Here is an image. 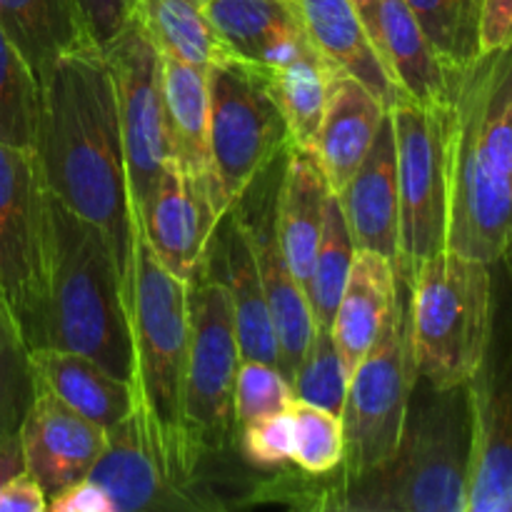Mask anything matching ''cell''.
Returning <instances> with one entry per match:
<instances>
[{
  "mask_svg": "<svg viewBox=\"0 0 512 512\" xmlns=\"http://www.w3.org/2000/svg\"><path fill=\"white\" fill-rule=\"evenodd\" d=\"M38 80L35 158L40 173L58 203L103 230L130 303L138 223L105 50L95 40H83L50 60Z\"/></svg>",
  "mask_w": 512,
  "mask_h": 512,
  "instance_id": "obj_1",
  "label": "cell"
},
{
  "mask_svg": "<svg viewBox=\"0 0 512 512\" xmlns=\"http://www.w3.org/2000/svg\"><path fill=\"white\" fill-rule=\"evenodd\" d=\"M512 235V43L455 73L448 248L495 263Z\"/></svg>",
  "mask_w": 512,
  "mask_h": 512,
  "instance_id": "obj_2",
  "label": "cell"
},
{
  "mask_svg": "<svg viewBox=\"0 0 512 512\" xmlns=\"http://www.w3.org/2000/svg\"><path fill=\"white\" fill-rule=\"evenodd\" d=\"M473 408L468 383L435 388L418 378L395 453L355 480L318 488L308 508L363 512H468Z\"/></svg>",
  "mask_w": 512,
  "mask_h": 512,
  "instance_id": "obj_3",
  "label": "cell"
},
{
  "mask_svg": "<svg viewBox=\"0 0 512 512\" xmlns=\"http://www.w3.org/2000/svg\"><path fill=\"white\" fill-rule=\"evenodd\" d=\"M45 345L85 355L120 380H133L128 293L103 230L50 195Z\"/></svg>",
  "mask_w": 512,
  "mask_h": 512,
  "instance_id": "obj_4",
  "label": "cell"
},
{
  "mask_svg": "<svg viewBox=\"0 0 512 512\" xmlns=\"http://www.w3.org/2000/svg\"><path fill=\"white\" fill-rule=\"evenodd\" d=\"M410 340L418 378L453 388L483 360L493 315V263L440 250L408 280Z\"/></svg>",
  "mask_w": 512,
  "mask_h": 512,
  "instance_id": "obj_5",
  "label": "cell"
},
{
  "mask_svg": "<svg viewBox=\"0 0 512 512\" xmlns=\"http://www.w3.org/2000/svg\"><path fill=\"white\" fill-rule=\"evenodd\" d=\"M135 373L165 445L185 475H193L200 453L183 425V388L190 343V283L175 278L138 230L130 293Z\"/></svg>",
  "mask_w": 512,
  "mask_h": 512,
  "instance_id": "obj_6",
  "label": "cell"
},
{
  "mask_svg": "<svg viewBox=\"0 0 512 512\" xmlns=\"http://www.w3.org/2000/svg\"><path fill=\"white\" fill-rule=\"evenodd\" d=\"M388 113L395 130L400 195L395 270L408 283L423 260L448 248L453 100L440 105L400 100Z\"/></svg>",
  "mask_w": 512,
  "mask_h": 512,
  "instance_id": "obj_7",
  "label": "cell"
},
{
  "mask_svg": "<svg viewBox=\"0 0 512 512\" xmlns=\"http://www.w3.org/2000/svg\"><path fill=\"white\" fill-rule=\"evenodd\" d=\"M210 155L225 205L233 210L250 185L290 148L288 125L270 90L268 70L230 55L208 68Z\"/></svg>",
  "mask_w": 512,
  "mask_h": 512,
  "instance_id": "obj_8",
  "label": "cell"
},
{
  "mask_svg": "<svg viewBox=\"0 0 512 512\" xmlns=\"http://www.w3.org/2000/svg\"><path fill=\"white\" fill-rule=\"evenodd\" d=\"M50 190L33 150L0 140V300L28 350L45 345Z\"/></svg>",
  "mask_w": 512,
  "mask_h": 512,
  "instance_id": "obj_9",
  "label": "cell"
},
{
  "mask_svg": "<svg viewBox=\"0 0 512 512\" xmlns=\"http://www.w3.org/2000/svg\"><path fill=\"white\" fill-rule=\"evenodd\" d=\"M418 380L410 340L408 300L398 298L393 318L378 343L350 373L343 405V480L380 468L395 453L408 418L410 395Z\"/></svg>",
  "mask_w": 512,
  "mask_h": 512,
  "instance_id": "obj_10",
  "label": "cell"
},
{
  "mask_svg": "<svg viewBox=\"0 0 512 512\" xmlns=\"http://www.w3.org/2000/svg\"><path fill=\"white\" fill-rule=\"evenodd\" d=\"M233 303L223 278L210 275L208 258L190 280V343L183 388V425L190 443L218 453L235 425L233 393L240 368Z\"/></svg>",
  "mask_w": 512,
  "mask_h": 512,
  "instance_id": "obj_11",
  "label": "cell"
},
{
  "mask_svg": "<svg viewBox=\"0 0 512 512\" xmlns=\"http://www.w3.org/2000/svg\"><path fill=\"white\" fill-rule=\"evenodd\" d=\"M468 390L473 408L468 512H512V283L498 260L488 343Z\"/></svg>",
  "mask_w": 512,
  "mask_h": 512,
  "instance_id": "obj_12",
  "label": "cell"
},
{
  "mask_svg": "<svg viewBox=\"0 0 512 512\" xmlns=\"http://www.w3.org/2000/svg\"><path fill=\"white\" fill-rule=\"evenodd\" d=\"M103 50L113 73L130 200L140 225L170 158L163 55L135 18Z\"/></svg>",
  "mask_w": 512,
  "mask_h": 512,
  "instance_id": "obj_13",
  "label": "cell"
},
{
  "mask_svg": "<svg viewBox=\"0 0 512 512\" xmlns=\"http://www.w3.org/2000/svg\"><path fill=\"white\" fill-rule=\"evenodd\" d=\"M88 478L108 493L115 512H138L178 505L188 475L178 468L165 445L163 430L133 380V405L128 415L108 428V443Z\"/></svg>",
  "mask_w": 512,
  "mask_h": 512,
  "instance_id": "obj_14",
  "label": "cell"
},
{
  "mask_svg": "<svg viewBox=\"0 0 512 512\" xmlns=\"http://www.w3.org/2000/svg\"><path fill=\"white\" fill-rule=\"evenodd\" d=\"M223 215L225 208L213 190L185 173L183 165L170 155L138 230L160 263L175 278L190 283L208 258Z\"/></svg>",
  "mask_w": 512,
  "mask_h": 512,
  "instance_id": "obj_15",
  "label": "cell"
},
{
  "mask_svg": "<svg viewBox=\"0 0 512 512\" xmlns=\"http://www.w3.org/2000/svg\"><path fill=\"white\" fill-rule=\"evenodd\" d=\"M18 435L25 470L38 480L48 500L68 485L88 478L108 443V430L75 413L53 393L38 388Z\"/></svg>",
  "mask_w": 512,
  "mask_h": 512,
  "instance_id": "obj_16",
  "label": "cell"
},
{
  "mask_svg": "<svg viewBox=\"0 0 512 512\" xmlns=\"http://www.w3.org/2000/svg\"><path fill=\"white\" fill-rule=\"evenodd\" d=\"M338 195L355 250H375L395 263L398 258V155L390 113L385 115L368 155Z\"/></svg>",
  "mask_w": 512,
  "mask_h": 512,
  "instance_id": "obj_17",
  "label": "cell"
},
{
  "mask_svg": "<svg viewBox=\"0 0 512 512\" xmlns=\"http://www.w3.org/2000/svg\"><path fill=\"white\" fill-rule=\"evenodd\" d=\"M238 218L253 248L265 298H268L270 318L278 335V368L285 378L293 380L315 333L308 293L293 275L280 248L278 228H275V200L268 213L260 215L258 220H245L240 213Z\"/></svg>",
  "mask_w": 512,
  "mask_h": 512,
  "instance_id": "obj_18",
  "label": "cell"
},
{
  "mask_svg": "<svg viewBox=\"0 0 512 512\" xmlns=\"http://www.w3.org/2000/svg\"><path fill=\"white\" fill-rule=\"evenodd\" d=\"M385 115L388 108L360 80L333 65L328 105L315 143V155L333 193H340L360 168Z\"/></svg>",
  "mask_w": 512,
  "mask_h": 512,
  "instance_id": "obj_19",
  "label": "cell"
},
{
  "mask_svg": "<svg viewBox=\"0 0 512 512\" xmlns=\"http://www.w3.org/2000/svg\"><path fill=\"white\" fill-rule=\"evenodd\" d=\"M398 298V270L393 260L375 250H355L348 283L330 328L348 373H353L378 343L393 318Z\"/></svg>",
  "mask_w": 512,
  "mask_h": 512,
  "instance_id": "obj_20",
  "label": "cell"
},
{
  "mask_svg": "<svg viewBox=\"0 0 512 512\" xmlns=\"http://www.w3.org/2000/svg\"><path fill=\"white\" fill-rule=\"evenodd\" d=\"M318 53L365 85L385 108L405 100L350 0H293Z\"/></svg>",
  "mask_w": 512,
  "mask_h": 512,
  "instance_id": "obj_21",
  "label": "cell"
},
{
  "mask_svg": "<svg viewBox=\"0 0 512 512\" xmlns=\"http://www.w3.org/2000/svg\"><path fill=\"white\" fill-rule=\"evenodd\" d=\"M330 193L333 190L315 150L290 145L275 193V228L285 260L303 288L308 285L318 253Z\"/></svg>",
  "mask_w": 512,
  "mask_h": 512,
  "instance_id": "obj_22",
  "label": "cell"
},
{
  "mask_svg": "<svg viewBox=\"0 0 512 512\" xmlns=\"http://www.w3.org/2000/svg\"><path fill=\"white\" fill-rule=\"evenodd\" d=\"M375 48L405 100L423 105L453 100L455 73L440 60L405 0H380Z\"/></svg>",
  "mask_w": 512,
  "mask_h": 512,
  "instance_id": "obj_23",
  "label": "cell"
},
{
  "mask_svg": "<svg viewBox=\"0 0 512 512\" xmlns=\"http://www.w3.org/2000/svg\"><path fill=\"white\" fill-rule=\"evenodd\" d=\"M28 358L35 388L53 393L100 428H113L128 415L133 405V380L115 378L95 360L50 345L28 350Z\"/></svg>",
  "mask_w": 512,
  "mask_h": 512,
  "instance_id": "obj_24",
  "label": "cell"
},
{
  "mask_svg": "<svg viewBox=\"0 0 512 512\" xmlns=\"http://www.w3.org/2000/svg\"><path fill=\"white\" fill-rule=\"evenodd\" d=\"M163 98L170 155L183 165L185 173L213 190L225 213H230L220 193L213 155H210L208 68L163 55Z\"/></svg>",
  "mask_w": 512,
  "mask_h": 512,
  "instance_id": "obj_25",
  "label": "cell"
},
{
  "mask_svg": "<svg viewBox=\"0 0 512 512\" xmlns=\"http://www.w3.org/2000/svg\"><path fill=\"white\" fill-rule=\"evenodd\" d=\"M223 280L228 285L230 303H233L240 358L278 365V335H275L273 318H270L258 263H255L253 248H250V240L245 235L238 213L230 223L228 240H225Z\"/></svg>",
  "mask_w": 512,
  "mask_h": 512,
  "instance_id": "obj_26",
  "label": "cell"
},
{
  "mask_svg": "<svg viewBox=\"0 0 512 512\" xmlns=\"http://www.w3.org/2000/svg\"><path fill=\"white\" fill-rule=\"evenodd\" d=\"M203 10L225 48L255 65L278 43L305 33L293 0H208Z\"/></svg>",
  "mask_w": 512,
  "mask_h": 512,
  "instance_id": "obj_27",
  "label": "cell"
},
{
  "mask_svg": "<svg viewBox=\"0 0 512 512\" xmlns=\"http://www.w3.org/2000/svg\"><path fill=\"white\" fill-rule=\"evenodd\" d=\"M0 25L35 73L90 38L78 0H0Z\"/></svg>",
  "mask_w": 512,
  "mask_h": 512,
  "instance_id": "obj_28",
  "label": "cell"
},
{
  "mask_svg": "<svg viewBox=\"0 0 512 512\" xmlns=\"http://www.w3.org/2000/svg\"><path fill=\"white\" fill-rule=\"evenodd\" d=\"M133 18L170 58L210 68L233 55L205 18L203 0H138Z\"/></svg>",
  "mask_w": 512,
  "mask_h": 512,
  "instance_id": "obj_29",
  "label": "cell"
},
{
  "mask_svg": "<svg viewBox=\"0 0 512 512\" xmlns=\"http://www.w3.org/2000/svg\"><path fill=\"white\" fill-rule=\"evenodd\" d=\"M265 70H268L275 103L288 125L290 145L315 150L325 105H328V83L333 65L318 53V48H313L310 53L295 58L293 63Z\"/></svg>",
  "mask_w": 512,
  "mask_h": 512,
  "instance_id": "obj_30",
  "label": "cell"
},
{
  "mask_svg": "<svg viewBox=\"0 0 512 512\" xmlns=\"http://www.w3.org/2000/svg\"><path fill=\"white\" fill-rule=\"evenodd\" d=\"M355 258V243L350 238L348 223H345L343 208L338 195L330 193L325 203L323 235H320L318 253H315L310 280L305 285L310 310H313L315 328H333L335 310H338L340 295L348 283L350 265Z\"/></svg>",
  "mask_w": 512,
  "mask_h": 512,
  "instance_id": "obj_31",
  "label": "cell"
},
{
  "mask_svg": "<svg viewBox=\"0 0 512 512\" xmlns=\"http://www.w3.org/2000/svg\"><path fill=\"white\" fill-rule=\"evenodd\" d=\"M38 118V73L0 25V140L35 153Z\"/></svg>",
  "mask_w": 512,
  "mask_h": 512,
  "instance_id": "obj_32",
  "label": "cell"
},
{
  "mask_svg": "<svg viewBox=\"0 0 512 512\" xmlns=\"http://www.w3.org/2000/svg\"><path fill=\"white\" fill-rule=\"evenodd\" d=\"M440 60L453 73L470 63L478 48L483 0H405Z\"/></svg>",
  "mask_w": 512,
  "mask_h": 512,
  "instance_id": "obj_33",
  "label": "cell"
},
{
  "mask_svg": "<svg viewBox=\"0 0 512 512\" xmlns=\"http://www.w3.org/2000/svg\"><path fill=\"white\" fill-rule=\"evenodd\" d=\"M295 425V445L290 463L310 478H323L338 470L345 458L343 418L305 400L290 403Z\"/></svg>",
  "mask_w": 512,
  "mask_h": 512,
  "instance_id": "obj_34",
  "label": "cell"
},
{
  "mask_svg": "<svg viewBox=\"0 0 512 512\" xmlns=\"http://www.w3.org/2000/svg\"><path fill=\"white\" fill-rule=\"evenodd\" d=\"M348 383L350 373L345 370L333 333L325 328H315L308 353L290 380L295 400H305V403H313L318 408L340 415L345 395H348Z\"/></svg>",
  "mask_w": 512,
  "mask_h": 512,
  "instance_id": "obj_35",
  "label": "cell"
},
{
  "mask_svg": "<svg viewBox=\"0 0 512 512\" xmlns=\"http://www.w3.org/2000/svg\"><path fill=\"white\" fill-rule=\"evenodd\" d=\"M35 383L30 370L28 345L0 300V438L18 433L28 405L33 403Z\"/></svg>",
  "mask_w": 512,
  "mask_h": 512,
  "instance_id": "obj_36",
  "label": "cell"
},
{
  "mask_svg": "<svg viewBox=\"0 0 512 512\" xmlns=\"http://www.w3.org/2000/svg\"><path fill=\"white\" fill-rule=\"evenodd\" d=\"M293 400V385L280 373L278 365L260 363V360H240L233 393L235 423L245 425L255 418H263V415L283 413Z\"/></svg>",
  "mask_w": 512,
  "mask_h": 512,
  "instance_id": "obj_37",
  "label": "cell"
},
{
  "mask_svg": "<svg viewBox=\"0 0 512 512\" xmlns=\"http://www.w3.org/2000/svg\"><path fill=\"white\" fill-rule=\"evenodd\" d=\"M240 428H243L240 448H243L248 463L258 465V468H278L293 458L295 425L290 410L263 415Z\"/></svg>",
  "mask_w": 512,
  "mask_h": 512,
  "instance_id": "obj_38",
  "label": "cell"
},
{
  "mask_svg": "<svg viewBox=\"0 0 512 512\" xmlns=\"http://www.w3.org/2000/svg\"><path fill=\"white\" fill-rule=\"evenodd\" d=\"M85 33L105 48L133 20L138 0H78Z\"/></svg>",
  "mask_w": 512,
  "mask_h": 512,
  "instance_id": "obj_39",
  "label": "cell"
},
{
  "mask_svg": "<svg viewBox=\"0 0 512 512\" xmlns=\"http://www.w3.org/2000/svg\"><path fill=\"white\" fill-rule=\"evenodd\" d=\"M50 512H115L108 493L90 478L68 485L48 500Z\"/></svg>",
  "mask_w": 512,
  "mask_h": 512,
  "instance_id": "obj_40",
  "label": "cell"
},
{
  "mask_svg": "<svg viewBox=\"0 0 512 512\" xmlns=\"http://www.w3.org/2000/svg\"><path fill=\"white\" fill-rule=\"evenodd\" d=\"M512 43V0H483L478 28L480 53Z\"/></svg>",
  "mask_w": 512,
  "mask_h": 512,
  "instance_id": "obj_41",
  "label": "cell"
},
{
  "mask_svg": "<svg viewBox=\"0 0 512 512\" xmlns=\"http://www.w3.org/2000/svg\"><path fill=\"white\" fill-rule=\"evenodd\" d=\"M48 510V495L40 488L38 480L20 470L0 488V512H45Z\"/></svg>",
  "mask_w": 512,
  "mask_h": 512,
  "instance_id": "obj_42",
  "label": "cell"
},
{
  "mask_svg": "<svg viewBox=\"0 0 512 512\" xmlns=\"http://www.w3.org/2000/svg\"><path fill=\"white\" fill-rule=\"evenodd\" d=\"M20 470H25L20 435L18 433L3 435V438H0V488H3L13 475H18Z\"/></svg>",
  "mask_w": 512,
  "mask_h": 512,
  "instance_id": "obj_43",
  "label": "cell"
},
{
  "mask_svg": "<svg viewBox=\"0 0 512 512\" xmlns=\"http://www.w3.org/2000/svg\"><path fill=\"white\" fill-rule=\"evenodd\" d=\"M350 3L355 5V10H358V15L363 18L365 28H368L370 38H378V10H380V0H350Z\"/></svg>",
  "mask_w": 512,
  "mask_h": 512,
  "instance_id": "obj_44",
  "label": "cell"
},
{
  "mask_svg": "<svg viewBox=\"0 0 512 512\" xmlns=\"http://www.w3.org/2000/svg\"><path fill=\"white\" fill-rule=\"evenodd\" d=\"M498 263H500V268L505 270V275H508L510 283H512V235H510L508 243H505L503 253H500V258H498Z\"/></svg>",
  "mask_w": 512,
  "mask_h": 512,
  "instance_id": "obj_45",
  "label": "cell"
},
{
  "mask_svg": "<svg viewBox=\"0 0 512 512\" xmlns=\"http://www.w3.org/2000/svg\"><path fill=\"white\" fill-rule=\"evenodd\" d=\"M203 3H208V0H203Z\"/></svg>",
  "mask_w": 512,
  "mask_h": 512,
  "instance_id": "obj_46",
  "label": "cell"
}]
</instances>
